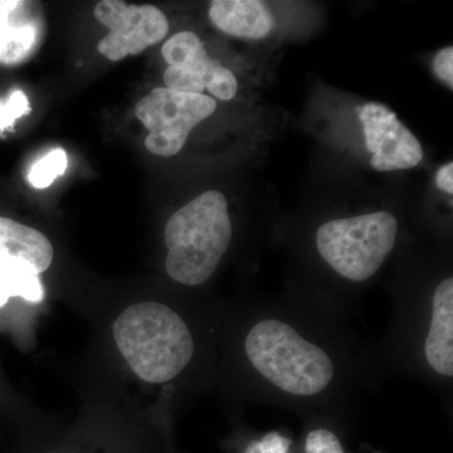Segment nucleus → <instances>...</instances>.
<instances>
[{"instance_id":"obj_11","label":"nucleus","mask_w":453,"mask_h":453,"mask_svg":"<svg viewBox=\"0 0 453 453\" xmlns=\"http://www.w3.org/2000/svg\"><path fill=\"white\" fill-rule=\"evenodd\" d=\"M210 19L219 31L247 40H261L275 27L273 14L257 0H214Z\"/></svg>"},{"instance_id":"obj_4","label":"nucleus","mask_w":453,"mask_h":453,"mask_svg":"<svg viewBox=\"0 0 453 453\" xmlns=\"http://www.w3.org/2000/svg\"><path fill=\"white\" fill-rule=\"evenodd\" d=\"M398 220L389 211L329 220L315 235L320 257L351 282L372 279L395 249Z\"/></svg>"},{"instance_id":"obj_8","label":"nucleus","mask_w":453,"mask_h":453,"mask_svg":"<svg viewBox=\"0 0 453 453\" xmlns=\"http://www.w3.org/2000/svg\"><path fill=\"white\" fill-rule=\"evenodd\" d=\"M365 146L372 153L371 165L378 172L414 168L423 159L418 139L389 107L378 103L359 109Z\"/></svg>"},{"instance_id":"obj_9","label":"nucleus","mask_w":453,"mask_h":453,"mask_svg":"<svg viewBox=\"0 0 453 453\" xmlns=\"http://www.w3.org/2000/svg\"><path fill=\"white\" fill-rule=\"evenodd\" d=\"M427 332L422 350L426 365L437 377L453 378V279L446 277L431 296Z\"/></svg>"},{"instance_id":"obj_14","label":"nucleus","mask_w":453,"mask_h":453,"mask_svg":"<svg viewBox=\"0 0 453 453\" xmlns=\"http://www.w3.org/2000/svg\"><path fill=\"white\" fill-rule=\"evenodd\" d=\"M67 154L64 149H55L37 163L33 164L28 174L29 183L38 189H44L64 175L67 169Z\"/></svg>"},{"instance_id":"obj_16","label":"nucleus","mask_w":453,"mask_h":453,"mask_svg":"<svg viewBox=\"0 0 453 453\" xmlns=\"http://www.w3.org/2000/svg\"><path fill=\"white\" fill-rule=\"evenodd\" d=\"M306 453H345L339 437L327 428H315L305 441Z\"/></svg>"},{"instance_id":"obj_10","label":"nucleus","mask_w":453,"mask_h":453,"mask_svg":"<svg viewBox=\"0 0 453 453\" xmlns=\"http://www.w3.org/2000/svg\"><path fill=\"white\" fill-rule=\"evenodd\" d=\"M43 40V19L31 2H0V64L18 65Z\"/></svg>"},{"instance_id":"obj_2","label":"nucleus","mask_w":453,"mask_h":453,"mask_svg":"<svg viewBox=\"0 0 453 453\" xmlns=\"http://www.w3.org/2000/svg\"><path fill=\"white\" fill-rule=\"evenodd\" d=\"M112 334L131 371L146 383L175 380L195 356V338L184 319L154 301L124 310L113 323Z\"/></svg>"},{"instance_id":"obj_3","label":"nucleus","mask_w":453,"mask_h":453,"mask_svg":"<svg viewBox=\"0 0 453 453\" xmlns=\"http://www.w3.org/2000/svg\"><path fill=\"white\" fill-rule=\"evenodd\" d=\"M232 234L226 196L219 190L196 196L166 222V273L184 286L207 282L228 251Z\"/></svg>"},{"instance_id":"obj_15","label":"nucleus","mask_w":453,"mask_h":453,"mask_svg":"<svg viewBox=\"0 0 453 453\" xmlns=\"http://www.w3.org/2000/svg\"><path fill=\"white\" fill-rule=\"evenodd\" d=\"M28 97L20 89L12 92L7 100L0 101V131L13 127L14 122L22 116L31 113Z\"/></svg>"},{"instance_id":"obj_17","label":"nucleus","mask_w":453,"mask_h":453,"mask_svg":"<svg viewBox=\"0 0 453 453\" xmlns=\"http://www.w3.org/2000/svg\"><path fill=\"white\" fill-rule=\"evenodd\" d=\"M290 446V438L273 431L259 440L250 442L243 453H288Z\"/></svg>"},{"instance_id":"obj_7","label":"nucleus","mask_w":453,"mask_h":453,"mask_svg":"<svg viewBox=\"0 0 453 453\" xmlns=\"http://www.w3.org/2000/svg\"><path fill=\"white\" fill-rule=\"evenodd\" d=\"M94 16L110 29L97 44L100 55L118 62L159 43L169 32L168 18L154 5H129L121 0H101Z\"/></svg>"},{"instance_id":"obj_12","label":"nucleus","mask_w":453,"mask_h":453,"mask_svg":"<svg viewBox=\"0 0 453 453\" xmlns=\"http://www.w3.org/2000/svg\"><path fill=\"white\" fill-rule=\"evenodd\" d=\"M53 256L52 243L38 229L7 217H0V261L7 258L23 259L41 275L49 270Z\"/></svg>"},{"instance_id":"obj_1","label":"nucleus","mask_w":453,"mask_h":453,"mask_svg":"<svg viewBox=\"0 0 453 453\" xmlns=\"http://www.w3.org/2000/svg\"><path fill=\"white\" fill-rule=\"evenodd\" d=\"M243 353L256 377L286 398H321L338 380L332 351L280 316L255 320L244 335Z\"/></svg>"},{"instance_id":"obj_5","label":"nucleus","mask_w":453,"mask_h":453,"mask_svg":"<svg viewBox=\"0 0 453 453\" xmlns=\"http://www.w3.org/2000/svg\"><path fill=\"white\" fill-rule=\"evenodd\" d=\"M217 101L207 95L155 88L135 106V115L148 129L145 148L157 157H174L186 145L196 125L216 111Z\"/></svg>"},{"instance_id":"obj_19","label":"nucleus","mask_w":453,"mask_h":453,"mask_svg":"<svg viewBox=\"0 0 453 453\" xmlns=\"http://www.w3.org/2000/svg\"><path fill=\"white\" fill-rule=\"evenodd\" d=\"M437 187L446 195H453V164L449 163L438 170L436 175Z\"/></svg>"},{"instance_id":"obj_18","label":"nucleus","mask_w":453,"mask_h":453,"mask_svg":"<svg viewBox=\"0 0 453 453\" xmlns=\"http://www.w3.org/2000/svg\"><path fill=\"white\" fill-rule=\"evenodd\" d=\"M434 73L438 80L445 82L449 88H453V47H445L434 56Z\"/></svg>"},{"instance_id":"obj_13","label":"nucleus","mask_w":453,"mask_h":453,"mask_svg":"<svg viewBox=\"0 0 453 453\" xmlns=\"http://www.w3.org/2000/svg\"><path fill=\"white\" fill-rule=\"evenodd\" d=\"M12 297H20L33 303L44 299V288L35 268L20 258L0 261V308Z\"/></svg>"},{"instance_id":"obj_6","label":"nucleus","mask_w":453,"mask_h":453,"mask_svg":"<svg viewBox=\"0 0 453 453\" xmlns=\"http://www.w3.org/2000/svg\"><path fill=\"white\" fill-rule=\"evenodd\" d=\"M165 88L186 94L204 95L222 101L232 100L237 94L234 74L217 59L211 58L201 38L193 32H179L164 43Z\"/></svg>"}]
</instances>
